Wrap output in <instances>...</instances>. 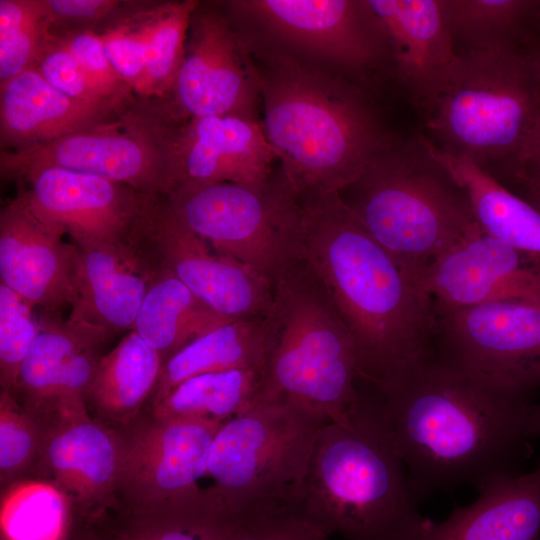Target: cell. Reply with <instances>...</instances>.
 I'll return each instance as SVG.
<instances>
[{
  "label": "cell",
  "instance_id": "6da1fadb",
  "mask_svg": "<svg viewBox=\"0 0 540 540\" xmlns=\"http://www.w3.org/2000/svg\"><path fill=\"white\" fill-rule=\"evenodd\" d=\"M372 392L419 502L515 475L528 453L529 397L436 359Z\"/></svg>",
  "mask_w": 540,
  "mask_h": 540
},
{
  "label": "cell",
  "instance_id": "7a4b0ae2",
  "mask_svg": "<svg viewBox=\"0 0 540 540\" xmlns=\"http://www.w3.org/2000/svg\"><path fill=\"white\" fill-rule=\"evenodd\" d=\"M305 261L353 340L359 380L380 392L436 359L430 295L339 192L303 198Z\"/></svg>",
  "mask_w": 540,
  "mask_h": 540
},
{
  "label": "cell",
  "instance_id": "3957f363",
  "mask_svg": "<svg viewBox=\"0 0 540 540\" xmlns=\"http://www.w3.org/2000/svg\"><path fill=\"white\" fill-rule=\"evenodd\" d=\"M251 49L262 131L301 199L340 193L395 139L361 84L289 53Z\"/></svg>",
  "mask_w": 540,
  "mask_h": 540
},
{
  "label": "cell",
  "instance_id": "277c9868",
  "mask_svg": "<svg viewBox=\"0 0 540 540\" xmlns=\"http://www.w3.org/2000/svg\"><path fill=\"white\" fill-rule=\"evenodd\" d=\"M297 502L326 534L345 540H415L431 522L373 393L345 423L320 429Z\"/></svg>",
  "mask_w": 540,
  "mask_h": 540
},
{
  "label": "cell",
  "instance_id": "5b68a950",
  "mask_svg": "<svg viewBox=\"0 0 540 540\" xmlns=\"http://www.w3.org/2000/svg\"><path fill=\"white\" fill-rule=\"evenodd\" d=\"M272 345L250 404L291 403L345 423L361 403L353 340L306 261L274 284Z\"/></svg>",
  "mask_w": 540,
  "mask_h": 540
},
{
  "label": "cell",
  "instance_id": "8992f818",
  "mask_svg": "<svg viewBox=\"0 0 540 540\" xmlns=\"http://www.w3.org/2000/svg\"><path fill=\"white\" fill-rule=\"evenodd\" d=\"M340 196L417 282L434 260L478 225L467 193L419 134L395 138Z\"/></svg>",
  "mask_w": 540,
  "mask_h": 540
},
{
  "label": "cell",
  "instance_id": "52a82bcc",
  "mask_svg": "<svg viewBox=\"0 0 540 540\" xmlns=\"http://www.w3.org/2000/svg\"><path fill=\"white\" fill-rule=\"evenodd\" d=\"M539 117V45L490 47L457 53L425 127L438 147L487 171L505 166Z\"/></svg>",
  "mask_w": 540,
  "mask_h": 540
},
{
  "label": "cell",
  "instance_id": "ba28073f",
  "mask_svg": "<svg viewBox=\"0 0 540 540\" xmlns=\"http://www.w3.org/2000/svg\"><path fill=\"white\" fill-rule=\"evenodd\" d=\"M166 198L214 249L276 283L305 261L302 200L282 168L252 183L181 184Z\"/></svg>",
  "mask_w": 540,
  "mask_h": 540
},
{
  "label": "cell",
  "instance_id": "9c48e42d",
  "mask_svg": "<svg viewBox=\"0 0 540 540\" xmlns=\"http://www.w3.org/2000/svg\"><path fill=\"white\" fill-rule=\"evenodd\" d=\"M326 423L291 403L250 404L215 435L207 467L214 480L210 491L228 510L297 499Z\"/></svg>",
  "mask_w": 540,
  "mask_h": 540
},
{
  "label": "cell",
  "instance_id": "30bf717a",
  "mask_svg": "<svg viewBox=\"0 0 540 540\" xmlns=\"http://www.w3.org/2000/svg\"><path fill=\"white\" fill-rule=\"evenodd\" d=\"M177 122L160 102L139 100L121 120L20 151L0 153L4 180L62 168L166 195L174 185L172 144Z\"/></svg>",
  "mask_w": 540,
  "mask_h": 540
},
{
  "label": "cell",
  "instance_id": "8fae6325",
  "mask_svg": "<svg viewBox=\"0 0 540 540\" xmlns=\"http://www.w3.org/2000/svg\"><path fill=\"white\" fill-rule=\"evenodd\" d=\"M128 247L149 278L172 275L228 318H261L270 312L273 283L192 231L166 195L143 194Z\"/></svg>",
  "mask_w": 540,
  "mask_h": 540
},
{
  "label": "cell",
  "instance_id": "7c38bea8",
  "mask_svg": "<svg viewBox=\"0 0 540 540\" xmlns=\"http://www.w3.org/2000/svg\"><path fill=\"white\" fill-rule=\"evenodd\" d=\"M436 360L507 392L540 387V302L500 301L436 314Z\"/></svg>",
  "mask_w": 540,
  "mask_h": 540
},
{
  "label": "cell",
  "instance_id": "4fadbf2b",
  "mask_svg": "<svg viewBox=\"0 0 540 540\" xmlns=\"http://www.w3.org/2000/svg\"><path fill=\"white\" fill-rule=\"evenodd\" d=\"M227 6L357 83L390 67L387 41L368 0H241Z\"/></svg>",
  "mask_w": 540,
  "mask_h": 540
},
{
  "label": "cell",
  "instance_id": "5bb4252c",
  "mask_svg": "<svg viewBox=\"0 0 540 540\" xmlns=\"http://www.w3.org/2000/svg\"><path fill=\"white\" fill-rule=\"evenodd\" d=\"M221 425L145 412L116 430L120 442L117 510H146L200 491L197 481L207 473Z\"/></svg>",
  "mask_w": 540,
  "mask_h": 540
},
{
  "label": "cell",
  "instance_id": "9a60e30c",
  "mask_svg": "<svg viewBox=\"0 0 540 540\" xmlns=\"http://www.w3.org/2000/svg\"><path fill=\"white\" fill-rule=\"evenodd\" d=\"M259 74L250 43L218 8L193 12L183 60L170 98L163 102L178 122L224 114L256 116Z\"/></svg>",
  "mask_w": 540,
  "mask_h": 540
},
{
  "label": "cell",
  "instance_id": "2e32d148",
  "mask_svg": "<svg viewBox=\"0 0 540 540\" xmlns=\"http://www.w3.org/2000/svg\"><path fill=\"white\" fill-rule=\"evenodd\" d=\"M41 422L43 441L29 481L47 484L64 498L73 527L100 522L117 509V431L93 418L88 410Z\"/></svg>",
  "mask_w": 540,
  "mask_h": 540
},
{
  "label": "cell",
  "instance_id": "e0dca14e",
  "mask_svg": "<svg viewBox=\"0 0 540 540\" xmlns=\"http://www.w3.org/2000/svg\"><path fill=\"white\" fill-rule=\"evenodd\" d=\"M18 181L31 211L78 248L128 247L143 192L62 168L36 170Z\"/></svg>",
  "mask_w": 540,
  "mask_h": 540
},
{
  "label": "cell",
  "instance_id": "ac0fdd59",
  "mask_svg": "<svg viewBox=\"0 0 540 540\" xmlns=\"http://www.w3.org/2000/svg\"><path fill=\"white\" fill-rule=\"evenodd\" d=\"M436 314L500 301L540 302V256L477 225L434 260L418 279Z\"/></svg>",
  "mask_w": 540,
  "mask_h": 540
},
{
  "label": "cell",
  "instance_id": "d6986e66",
  "mask_svg": "<svg viewBox=\"0 0 540 540\" xmlns=\"http://www.w3.org/2000/svg\"><path fill=\"white\" fill-rule=\"evenodd\" d=\"M39 333L24 358L13 392L42 420L87 410L86 395L115 331L44 313Z\"/></svg>",
  "mask_w": 540,
  "mask_h": 540
},
{
  "label": "cell",
  "instance_id": "ffe728a7",
  "mask_svg": "<svg viewBox=\"0 0 540 540\" xmlns=\"http://www.w3.org/2000/svg\"><path fill=\"white\" fill-rule=\"evenodd\" d=\"M44 224L18 191L0 212L1 283L44 313L76 300L79 249Z\"/></svg>",
  "mask_w": 540,
  "mask_h": 540
},
{
  "label": "cell",
  "instance_id": "44dd1931",
  "mask_svg": "<svg viewBox=\"0 0 540 540\" xmlns=\"http://www.w3.org/2000/svg\"><path fill=\"white\" fill-rule=\"evenodd\" d=\"M174 188L181 184L252 183L267 179L277 159L260 121L247 114L191 118L173 138Z\"/></svg>",
  "mask_w": 540,
  "mask_h": 540
},
{
  "label": "cell",
  "instance_id": "7402d4cb",
  "mask_svg": "<svg viewBox=\"0 0 540 540\" xmlns=\"http://www.w3.org/2000/svg\"><path fill=\"white\" fill-rule=\"evenodd\" d=\"M368 2L386 38L391 70L425 114L457 56L440 1Z\"/></svg>",
  "mask_w": 540,
  "mask_h": 540
},
{
  "label": "cell",
  "instance_id": "603a6c76",
  "mask_svg": "<svg viewBox=\"0 0 540 540\" xmlns=\"http://www.w3.org/2000/svg\"><path fill=\"white\" fill-rule=\"evenodd\" d=\"M127 111L71 98L31 67L0 84L1 150L20 151L114 123Z\"/></svg>",
  "mask_w": 540,
  "mask_h": 540
},
{
  "label": "cell",
  "instance_id": "cb8c5ba5",
  "mask_svg": "<svg viewBox=\"0 0 540 540\" xmlns=\"http://www.w3.org/2000/svg\"><path fill=\"white\" fill-rule=\"evenodd\" d=\"M476 501L431 522L415 540H540V462L524 475L499 477Z\"/></svg>",
  "mask_w": 540,
  "mask_h": 540
},
{
  "label": "cell",
  "instance_id": "d4e9b609",
  "mask_svg": "<svg viewBox=\"0 0 540 540\" xmlns=\"http://www.w3.org/2000/svg\"><path fill=\"white\" fill-rule=\"evenodd\" d=\"M77 296L70 319L134 329L150 278L129 247L78 248Z\"/></svg>",
  "mask_w": 540,
  "mask_h": 540
},
{
  "label": "cell",
  "instance_id": "484cf974",
  "mask_svg": "<svg viewBox=\"0 0 540 540\" xmlns=\"http://www.w3.org/2000/svg\"><path fill=\"white\" fill-rule=\"evenodd\" d=\"M164 359L130 331L99 361L86 395L89 414L120 430L145 413Z\"/></svg>",
  "mask_w": 540,
  "mask_h": 540
},
{
  "label": "cell",
  "instance_id": "4316f807",
  "mask_svg": "<svg viewBox=\"0 0 540 540\" xmlns=\"http://www.w3.org/2000/svg\"><path fill=\"white\" fill-rule=\"evenodd\" d=\"M421 141L467 193L480 229L540 256V212L470 158L447 152L423 134Z\"/></svg>",
  "mask_w": 540,
  "mask_h": 540
},
{
  "label": "cell",
  "instance_id": "83f0119b",
  "mask_svg": "<svg viewBox=\"0 0 540 540\" xmlns=\"http://www.w3.org/2000/svg\"><path fill=\"white\" fill-rule=\"evenodd\" d=\"M271 345L267 316L235 320L210 331L164 360L146 411L191 377L231 369L263 368Z\"/></svg>",
  "mask_w": 540,
  "mask_h": 540
},
{
  "label": "cell",
  "instance_id": "f1b7e54d",
  "mask_svg": "<svg viewBox=\"0 0 540 540\" xmlns=\"http://www.w3.org/2000/svg\"><path fill=\"white\" fill-rule=\"evenodd\" d=\"M235 321L167 273L150 276L134 329L164 360L210 331Z\"/></svg>",
  "mask_w": 540,
  "mask_h": 540
},
{
  "label": "cell",
  "instance_id": "f546056e",
  "mask_svg": "<svg viewBox=\"0 0 540 540\" xmlns=\"http://www.w3.org/2000/svg\"><path fill=\"white\" fill-rule=\"evenodd\" d=\"M119 540H228V510L209 489L134 512H113L100 526Z\"/></svg>",
  "mask_w": 540,
  "mask_h": 540
},
{
  "label": "cell",
  "instance_id": "4dcf8cb0",
  "mask_svg": "<svg viewBox=\"0 0 540 540\" xmlns=\"http://www.w3.org/2000/svg\"><path fill=\"white\" fill-rule=\"evenodd\" d=\"M439 1L455 48L459 44L461 51L540 44L536 23L538 0Z\"/></svg>",
  "mask_w": 540,
  "mask_h": 540
},
{
  "label": "cell",
  "instance_id": "1f68e13d",
  "mask_svg": "<svg viewBox=\"0 0 540 540\" xmlns=\"http://www.w3.org/2000/svg\"><path fill=\"white\" fill-rule=\"evenodd\" d=\"M263 368H239L191 377L146 412L170 419L223 424L251 403Z\"/></svg>",
  "mask_w": 540,
  "mask_h": 540
},
{
  "label": "cell",
  "instance_id": "d6a6232c",
  "mask_svg": "<svg viewBox=\"0 0 540 540\" xmlns=\"http://www.w3.org/2000/svg\"><path fill=\"white\" fill-rule=\"evenodd\" d=\"M196 0L163 2L133 93L140 100L167 101L183 60L185 43Z\"/></svg>",
  "mask_w": 540,
  "mask_h": 540
},
{
  "label": "cell",
  "instance_id": "836d02e7",
  "mask_svg": "<svg viewBox=\"0 0 540 540\" xmlns=\"http://www.w3.org/2000/svg\"><path fill=\"white\" fill-rule=\"evenodd\" d=\"M21 484L24 496L2 500L1 540H69L73 520L64 498L41 482Z\"/></svg>",
  "mask_w": 540,
  "mask_h": 540
},
{
  "label": "cell",
  "instance_id": "e575fe53",
  "mask_svg": "<svg viewBox=\"0 0 540 540\" xmlns=\"http://www.w3.org/2000/svg\"><path fill=\"white\" fill-rule=\"evenodd\" d=\"M162 3L124 1L97 32L103 39L108 58L132 91L143 72Z\"/></svg>",
  "mask_w": 540,
  "mask_h": 540
},
{
  "label": "cell",
  "instance_id": "d590c367",
  "mask_svg": "<svg viewBox=\"0 0 540 540\" xmlns=\"http://www.w3.org/2000/svg\"><path fill=\"white\" fill-rule=\"evenodd\" d=\"M48 35L44 0H0V84L35 66Z\"/></svg>",
  "mask_w": 540,
  "mask_h": 540
},
{
  "label": "cell",
  "instance_id": "8d00e7d4",
  "mask_svg": "<svg viewBox=\"0 0 540 540\" xmlns=\"http://www.w3.org/2000/svg\"><path fill=\"white\" fill-rule=\"evenodd\" d=\"M41 420L8 391H0V483L29 481L43 441Z\"/></svg>",
  "mask_w": 540,
  "mask_h": 540
},
{
  "label": "cell",
  "instance_id": "74e56055",
  "mask_svg": "<svg viewBox=\"0 0 540 540\" xmlns=\"http://www.w3.org/2000/svg\"><path fill=\"white\" fill-rule=\"evenodd\" d=\"M228 516V540H328L330 537L308 518L297 499L252 504L228 510Z\"/></svg>",
  "mask_w": 540,
  "mask_h": 540
},
{
  "label": "cell",
  "instance_id": "f35d334b",
  "mask_svg": "<svg viewBox=\"0 0 540 540\" xmlns=\"http://www.w3.org/2000/svg\"><path fill=\"white\" fill-rule=\"evenodd\" d=\"M34 306L0 282V386L13 392L20 366L40 330Z\"/></svg>",
  "mask_w": 540,
  "mask_h": 540
},
{
  "label": "cell",
  "instance_id": "ab89813d",
  "mask_svg": "<svg viewBox=\"0 0 540 540\" xmlns=\"http://www.w3.org/2000/svg\"><path fill=\"white\" fill-rule=\"evenodd\" d=\"M54 37L69 50L91 83L107 99L125 108L136 103L131 87L108 58L99 33L79 31Z\"/></svg>",
  "mask_w": 540,
  "mask_h": 540
},
{
  "label": "cell",
  "instance_id": "60d3db41",
  "mask_svg": "<svg viewBox=\"0 0 540 540\" xmlns=\"http://www.w3.org/2000/svg\"><path fill=\"white\" fill-rule=\"evenodd\" d=\"M55 89L76 100L119 111H127L107 99L88 79L75 58L50 33L34 66Z\"/></svg>",
  "mask_w": 540,
  "mask_h": 540
},
{
  "label": "cell",
  "instance_id": "b9f144b4",
  "mask_svg": "<svg viewBox=\"0 0 540 540\" xmlns=\"http://www.w3.org/2000/svg\"><path fill=\"white\" fill-rule=\"evenodd\" d=\"M123 3L118 0H44L48 32L53 36L98 32Z\"/></svg>",
  "mask_w": 540,
  "mask_h": 540
},
{
  "label": "cell",
  "instance_id": "7bdbcfd3",
  "mask_svg": "<svg viewBox=\"0 0 540 540\" xmlns=\"http://www.w3.org/2000/svg\"><path fill=\"white\" fill-rule=\"evenodd\" d=\"M503 173L523 195L540 193V117L503 167Z\"/></svg>",
  "mask_w": 540,
  "mask_h": 540
},
{
  "label": "cell",
  "instance_id": "ee69618b",
  "mask_svg": "<svg viewBox=\"0 0 540 540\" xmlns=\"http://www.w3.org/2000/svg\"><path fill=\"white\" fill-rule=\"evenodd\" d=\"M527 427L530 437L540 436V405L530 406Z\"/></svg>",
  "mask_w": 540,
  "mask_h": 540
},
{
  "label": "cell",
  "instance_id": "f6af8a7d",
  "mask_svg": "<svg viewBox=\"0 0 540 540\" xmlns=\"http://www.w3.org/2000/svg\"><path fill=\"white\" fill-rule=\"evenodd\" d=\"M78 540H119L106 531H96L83 534Z\"/></svg>",
  "mask_w": 540,
  "mask_h": 540
},
{
  "label": "cell",
  "instance_id": "bcb514c9",
  "mask_svg": "<svg viewBox=\"0 0 540 540\" xmlns=\"http://www.w3.org/2000/svg\"><path fill=\"white\" fill-rule=\"evenodd\" d=\"M530 204H532L540 212V193L538 194H527L522 196Z\"/></svg>",
  "mask_w": 540,
  "mask_h": 540
},
{
  "label": "cell",
  "instance_id": "7dc6e473",
  "mask_svg": "<svg viewBox=\"0 0 540 540\" xmlns=\"http://www.w3.org/2000/svg\"><path fill=\"white\" fill-rule=\"evenodd\" d=\"M536 22H537V29H538V32L540 34V0L537 1Z\"/></svg>",
  "mask_w": 540,
  "mask_h": 540
},
{
  "label": "cell",
  "instance_id": "c3c4849f",
  "mask_svg": "<svg viewBox=\"0 0 540 540\" xmlns=\"http://www.w3.org/2000/svg\"><path fill=\"white\" fill-rule=\"evenodd\" d=\"M539 51H540V45H539Z\"/></svg>",
  "mask_w": 540,
  "mask_h": 540
},
{
  "label": "cell",
  "instance_id": "681fc988",
  "mask_svg": "<svg viewBox=\"0 0 540 540\" xmlns=\"http://www.w3.org/2000/svg\"><path fill=\"white\" fill-rule=\"evenodd\" d=\"M69 540H73V539H69Z\"/></svg>",
  "mask_w": 540,
  "mask_h": 540
}]
</instances>
